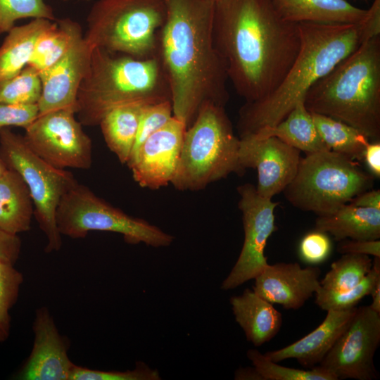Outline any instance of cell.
<instances>
[{
	"mask_svg": "<svg viewBox=\"0 0 380 380\" xmlns=\"http://www.w3.org/2000/svg\"><path fill=\"white\" fill-rule=\"evenodd\" d=\"M213 36L228 80L246 102L277 88L300 46L298 24L283 20L272 0L215 2Z\"/></svg>",
	"mask_w": 380,
	"mask_h": 380,
	"instance_id": "1",
	"label": "cell"
},
{
	"mask_svg": "<svg viewBox=\"0 0 380 380\" xmlns=\"http://www.w3.org/2000/svg\"><path fill=\"white\" fill-rule=\"evenodd\" d=\"M167 15L156 56L170 91L173 115L186 127L208 102L225 106L228 77L213 36L215 2L165 0Z\"/></svg>",
	"mask_w": 380,
	"mask_h": 380,
	"instance_id": "2",
	"label": "cell"
},
{
	"mask_svg": "<svg viewBox=\"0 0 380 380\" xmlns=\"http://www.w3.org/2000/svg\"><path fill=\"white\" fill-rule=\"evenodd\" d=\"M300 46L286 75L269 96L246 102L239 111V137L283 120L308 89L365 41L380 34V0L369 16L353 24L298 23Z\"/></svg>",
	"mask_w": 380,
	"mask_h": 380,
	"instance_id": "3",
	"label": "cell"
},
{
	"mask_svg": "<svg viewBox=\"0 0 380 380\" xmlns=\"http://www.w3.org/2000/svg\"><path fill=\"white\" fill-rule=\"evenodd\" d=\"M311 113L341 120L369 139L380 138V34L365 41L307 91Z\"/></svg>",
	"mask_w": 380,
	"mask_h": 380,
	"instance_id": "4",
	"label": "cell"
},
{
	"mask_svg": "<svg viewBox=\"0 0 380 380\" xmlns=\"http://www.w3.org/2000/svg\"><path fill=\"white\" fill-rule=\"evenodd\" d=\"M171 100L158 56L137 58L94 47L77 94L76 115L83 126L99 125L113 109L132 103Z\"/></svg>",
	"mask_w": 380,
	"mask_h": 380,
	"instance_id": "5",
	"label": "cell"
},
{
	"mask_svg": "<svg viewBox=\"0 0 380 380\" xmlns=\"http://www.w3.org/2000/svg\"><path fill=\"white\" fill-rule=\"evenodd\" d=\"M239 143L224 106L205 103L186 127L170 184L179 191H199L232 173L243 175Z\"/></svg>",
	"mask_w": 380,
	"mask_h": 380,
	"instance_id": "6",
	"label": "cell"
},
{
	"mask_svg": "<svg viewBox=\"0 0 380 380\" xmlns=\"http://www.w3.org/2000/svg\"><path fill=\"white\" fill-rule=\"evenodd\" d=\"M166 15L165 0H97L88 13L84 38L93 48L151 58Z\"/></svg>",
	"mask_w": 380,
	"mask_h": 380,
	"instance_id": "7",
	"label": "cell"
},
{
	"mask_svg": "<svg viewBox=\"0 0 380 380\" xmlns=\"http://www.w3.org/2000/svg\"><path fill=\"white\" fill-rule=\"evenodd\" d=\"M373 177L355 160L322 151L300 158L295 177L283 192L293 206L323 216L371 189Z\"/></svg>",
	"mask_w": 380,
	"mask_h": 380,
	"instance_id": "8",
	"label": "cell"
},
{
	"mask_svg": "<svg viewBox=\"0 0 380 380\" xmlns=\"http://www.w3.org/2000/svg\"><path fill=\"white\" fill-rule=\"evenodd\" d=\"M0 158L8 169L24 180L34 204V216L46 239V253L58 251L62 245L56 223V211L63 196L77 182L73 175L56 168L38 156L24 136L9 127L0 128Z\"/></svg>",
	"mask_w": 380,
	"mask_h": 380,
	"instance_id": "9",
	"label": "cell"
},
{
	"mask_svg": "<svg viewBox=\"0 0 380 380\" xmlns=\"http://www.w3.org/2000/svg\"><path fill=\"white\" fill-rule=\"evenodd\" d=\"M57 227L62 235L84 238L91 231L120 234L127 243L166 247L174 237L147 221L132 217L97 196L78 182L62 197L56 211Z\"/></svg>",
	"mask_w": 380,
	"mask_h": 380,
	"instance_id": "10",
	"label": "cell"
},
{
	"mask_svg": "<svg viewBox=\"0 0 380 380\" xmlns=\"http://www.w3.org/2000/svg\"><path fill=\"white\" fill-rule=\"evenodd\" d=\"M75 115L70 109L38 115L25 129L29 147L56 168L87 170L91 166V140Z\"/></svg>",
	"mask_w": 380,
	"mask_h": 380,
	"instance_id": "11",
	"label": "cell"
},
{
	"mask_svg": "<svg viewBox=\"0 0 380 380\" xmlns=\"http://www.w3.org/2000/svg\"><path fill=\"white\" fill-rule=\"evenodd\" d=\"M238 206L242 213L243 244L221 289L230 290L254 279L268 265L265 248L269 237L277 231L274 210L279 205L261 196L255 186L246 183L237 187Z\"/></svg>",
	"mask_w": 380,
	"mask_h": 380,
	"instance_id": "12",
	"label": "cell"
},
{
	"mask_svg": "<svg viewBox=\"0 0 380 380\" xmlns=\"http://www.w3.org/2000/svg\"><path fill=\"white\" fill-rule=\"evenodd\" d=\"M379 343L380 313L369 305L357 308L348 327L319 366L337 379H376L374 356Z\"/></svg>",
	"mask_w": 380,
	"mask_h": 380,
	"instance_id": "13",
	"label": "cell"
},
{
	"mask_svg": "<svg viewBox=\"0 0 380 380\" xmlns=\"http://www.w3.org/2000/svg\"><path fill=\"white\" fill-rule=\"evenodd\" d=\"M239 158L241 167L257 170L258 193L272 198L283 191L295 177L300 151L274 137L254 134L240 137Z\"/></svg>",
	"mask_w": 380,
	"mask_h": 380,
	"instance_id": "14",
	"label": "cell"
},
{
	"mask_svg": "<svg viewBox=\"0 0 380 380\" xmlns=\"http://www.w3.org/2000/svg\"><path fill=\"white\" fill-rule=\"evenodd\" d=\"M186 129L184 122L173 115L129 158L126 165L141 187L155 190L171 183Z\"/></svg>",
	"mask_w": 380,
	"mask_h": 380,
	"instance_id": "15",
	"label": "cell"
},
{
	"mask_svg": "<svg viewBox=\"0 0 380 380\" xmlns=\"http://www.w3.org/2000/svg\"><path fill=\"white\" fill-rule=\"evenodd\" d=\"M93 47L80 37L53 66L39 74L42 92L37 104L39 115L51 111L77 110V94L89 68Z\"/></svg>",
	"mask_w": 380,
	"mask_h": 380,
	"instance_id": "16",
	"label": "cell"
},
{
	"mask_svg": "<svg viewBox=\"0 0 380 380\" xmlns=\"http://www.w3.org/2000/svg\"><path fill=\"white\" fill-rule=\"evenodd\" d=\"M318 267L302 268L297 262L268 264L257 275L253 290L272 304L298 310L321 286Z\"/></svg>",
	"mask_w": 380,
	"mask_h": 380,
	"instance_id": "17",
	"label": "cell"
},
{
	"mask_svg": "<svg viewBox=\"0 0 380 380\" xmlns=\"http://www.w3.org/2000/svg\"><path fill=\"white\" fill-rule=\"evenodd\" d=\"M32 352L18 379L70 380L74 364L68 356L65 342L46 308L36 311Z\"/></svg>",
	"mask_w": 380,
	"mask_h": 380,
	"instance_id": "18",
	"label": "cell"
},
{
	"mask_svg": "<svg viewBox=\"0 0 380 380\" xmlns=\"http://www.w3.org/2000/svg\"><path fill=\"white\" fill-rule=\"evenodd\" d=\"M356 310L355 307L347 310L327 311L326 317L315 330L284 348L266 353L265 356L275 362L294 358L302 366L314 367L348 327Z\"/></svg>",
	"mask_w": 380,
	"mask_h": 380,
	"instance_id": "19",
	"label": "cell"
},
{
	"mask_svg": "<svg viewBox=\"0 0 380 380\" xmlns=\"http://www.w3.org/2000/svg\"><path fill=\"white\" fill-rule=\"evenodd\" d=\"M278 15L293 23L353 24L363 21L369 9L346 0H272Z\"/></svg>",
	"mask_w": 380,
	"mask_h": 380,
	"instance_id": "20",
	"label": "cell"
},
{
	"mask_svg": "<svg viewBox=\"0 0 380 380\" xmlns=\"http://www.w3.org/2000/svg\"><path fill=\"white\" fill-rule=\"evenodd\" d=\"M230 303L236 322L255 346L270 341L279 331L281 314L253 290L246 289L241 296H232Z\"/></svg>",
	"mask_w": 380,
	"mask_h": 380,
	"instance_id": "21",
	"label": "cell"
},
{
	"mask_svg": "<svg viewBox=\"0 0 380 380\" xmlns=\"http://www.w3.org/2000/svg\"><path fill=\"white\" fill-rule=\"evenodd\" d=\"M315 229L331 234L337 241L379 239L380 209L348 203L330 215L318 216Z\"/></svg>",
	"mask_w": 380,
	"mask_h": 380,
	"instance_id": "22",
	"label": "cell"
},
{
	"mask_svg": "<svg viewBox=\"0 0 380 380\" xmlns=\"http://www.w3.org/2000/svg\"><path fill=\"white\" fill-rule=\"evenodd\" d=\"M34 204L22 177L8 169L0 177V229L18 235L30 229Z\"/></svg>",
	"mask_w": 380,
	"mask_h": 380,
	"instance_id": "23",
	"label": "cell"
},
{
	"mask_svg": "<svg viewBox=\"0 0 380 380\" xmlns=\"http://www.w3.org/2000/svg\"><path fill=\"white\" fill-rule=\"evenodd\" d=\"M251 134L260 138L277 137L305 154L329 150L322 141L304 101H298L277 125L262 127Z\"/></svg>",
	"mask_w": 380,
	"mask_h": 380,
	"instance_id": "24",
	"label": "cell"
},
{
	"mask_svg": "<svg viewBox=\"0 0 380 380\" xmlns=\"http://www.w3.org/2000/svg\"><path fill=\"white\" fill-rule=\"evenodd\" d=\"M53 22L34 18L7 32L0 46V82L18 75L27 65L39 37Z\"/></svg>",
	"mask_w": 380,
	"mask_h": 380,
	"instance_id": "25",
	"label": "cell"
},
{
	"mask_svg": "<svg viewBox=\"0 0 380 380\" xmlns=\"http://www.w3.org/2000/svg\"><path fill=\"white\" fill-rule=\"evenodd\" d=\"M148 104L151 103L138 102L117 107L108 112L99 125L107 146L122 164H127L129 159L140 116Z\"/></svg>",
	"mask_w": 380,
	"mask_h": 380,
	"instance_id": "26",
	"label": "cell"
},
{
	"mask_svg": "<svg viewBox=\"0 0 380 380\" xmlns=\"http://www.w3.org/2000/svg\"><path fill=\"white\" fill-rule=\"evenodd\" d=\"M83 35L78 22L56 19L39 37L27 65L40 74L61 60Z\"/></svg>",
	"mask_w": 380,
	"mask_h": 380,
	"instance_id": "27",
	"label": "cell"
},
{
	"mask_svg": "<svg viewBox=\"0 0 380 380\" xmlns=\"http://www.w3.org/2000/svg\"><path fill=\"white\" fill-rule=\"evenodd\" d=\"M311 114L322 141L330 151L353 160L363 159L365 148L369 142L365 134L337 119L315 113Z\"/></svg>",
	"mask_w": 380,
	"mask_h": 380,
	"instance_id": "28",
	"label": "cell"
},
{
	"mask_svg": "<svg viewBox=\"0 0 380 380\" xmlns=\"http://www.w3.org/2000/svg\"><path fill=\"white\" fill-rule=\"evenodd\" d=\"M372 260L364 254L346 253L331 265L329 271L319 281L325 289L349 290L359 284L369 272Z\"/></svg>",
	"mask_w": 380,
	"mask_h": 380,
	"instance_id": "29",
	"label": "cell"
},
{
	"mask_svg": "<svg viewBox=\"0 0 380 380\" xmlns=\"http://www.w3.org/2000/svg\"><path fill=\"white\" fill-rule=\"evenodd\" d=\"M380 277V258L374 257L372 267L365 279L355 287L344 291L323 289L315 293V303L323 310H347L356 307L365 296L370 294L376 279Z\"/></svg>",
	"mask_w": 380,
	"mask_h": 380,
	"instance_id": "30",
	"label": "cell"
},
{
	"mask_svg": "<svg viewBox=\"0 0 380 380\" xmlns=\"http://www.w3.org/2000/svg\"><path fill=\"white\" fill-rule=\"evenodd\" d=\"M42 84L39 72L30 65L0 82V102L11 105H37Z\"/></svg>",
	"mask_w": 380,
	"mask_h": 380,
	"instance_id": "31",
	"label": "cell"
},
{
	"mask_svg": "<svg viewBox=\"0 0 380 380\" xmlns=\"http://www.w3.org/2000/svg\"><path fill=\"white\" fill-rule=\"evenodd\" d=\"M247 357L261 380H337L332 374L320 366L314 367L310 370L284 367L255 349L248 350Z\"/></svg>",
	"mask_w": 380,
	"mask_h": 380,
	"instance_id": "32",
	"label": "cell"
},
{
	"mask_svg": "<svg viewBox=\"0 0 380 380\" xmlns=\"http://www.w3.org/2000/svg\"><path fill=\"white\" fill-rule=\"evenodd\" d=\"M23 18H44L56 21L53 7L45 0H0V35Z\"/></svg>",
	"mask_w": 380,
	"mask_h": 380,
	"instance_id": "33",
	"label": "cell"
},
{
	"mask_svg": "<svg viewBox=\"0 0 380 380\" xmlns=\"http://www.w3.org/2000/svg\"><path fill=\"white\" fill-rule=\"evenodd\" d=\"M23 281V274L14 267V264L0 260V342L8 338L9 312L18 299Z\"/></svg>",
	"mask_w": 380,
	"mask_h": 380,
	"instance_id": "34",
	"label": "cell"
},
{
	"mask_svg": "<svg viewBox=\"0 0 380 380\" xmlns=\"http://www.w3.org/2000/svg\"><path fill=\"white\" fill-rule=\"evenodd\" d=\"M172 116L173 109L171 100L146 105L140 116L137 136L130 157L149 136L165 125Z\"/></svg>",
	"mask_w": 380,
	"mask_h": 380,
	"instance_id": "35",
	"label": "cell"
},
{
	"mask_svg": "<svg viewBox=\"0 0 380 380\" xmlns=\"http://www.w3.org/2000/svg\"><path fill=\"white\" fill-rule=\"evenodd\" d=\"M157 370L151 369L142 362H137L133 370L125 372L101 371L74 365L70 380H158Z\"/></svg>",
	"mask_w": 380,
	"mask_h": 380,
	"instance_id": "36",
	"label": "cell"
},
{
	"mask_svg": "<svg viewBox=\"0 0 380 380\" xmlns=\"http://www.w3.org/2000/svg\"><path fill=\"white\" fill-rule=\"evenodd\" d=\"M331 248V241L327 233L315 229L306 234L301 239L299 256L306 263L317 265L329 258Z\"/></svg>",
	"mask_w": 380,
	"mask_h": 380,
	"instance_id": "37",
	"label": "cell"
},
{
	"mask_svg": "<svg viewBox=\"0 0 380 380\" xmlns=\"http://www.w3.org/2000/svg\"><path fill=\"white\" fill-rule=\"evenodd\" d=\"M38 115L37 105L20 106L0 102V128L15 126L25 129Z\"/></svg>",
	"mask_w": 380,
	"mask_h": 380,
	"instance_id": "38",
	"label": "cell"
},
{
	"mask_svg": "<svg viewBox=\"0 0 380 380\" xmlns=\"http://www.w3.org/2000/svg\"><path fill=\"white\" fill-rule=\"evenodd\" d=\"M337 251L341 254H364L380 258V241L346 239L339 241Z\"/></svg>",
	"mask_w": 380,
	"mask_h": 380,
	"instance_id": "39",
	"label": "cell"
},
{
	"mask_svg": "<svg viewBox=\"0 0 380 380\" xmlns=\"http://www.w3.org/2000/svg\"><path fill=\"white\" fill-rule=\"evenodd\" d=\"M20 250L21 241L18 235L7 233L0 229V260L15 264Z\"/></svg>",
	"mask_w": 380,
	"mask_h": 380,
	"instance_id": "40",
	"label": "cell"
},
{
	"mask_svg": "<svg viewBox=\"0 0 380 380\" xmlns=\"http://www.w3.org/2000/svg\"><path fill=\"white\" fill-rule=\"evenodd\" d=\"M367 166L370 174L376 178L380 177V142L375 141L368 143L363 154Z\"/></svg>",
	"mask_w": 380,
	"mask_h": 380,
	"instance_id": "41",
	"label": "cell"
},
{
	"mask_svg": "<svg viewBox=\"0 0 380 380\" xmlns=\"http://www.w3.org/2000/svg\"><path fill=\"white\" fill-rule=\"evenodd\" d=\"M350 203L358 207L380 209V190L365 191L353 198Z\"/></svg>",
	"mask_w": 380,
	"mask_h": 380,
	"instance_id": "42",
	"label": "cell"
},
{
	"mask_svg": "<svg viewBox=\"0 0 380 380\" xmlns=\"http://www.w3.org/2000/svg\"><path fill=\"white\" fill-rule=\"evenodd\" d=\"M236 380H261L254 367L239 368L235 372Z\"/></svg>",
	"mask_w": 380,
	"mask_h": 380,
	"instance_id": "43",
	"label": "cell"
},
{
	"mask_svg": "<svg viewBox=\"0 0 380 380\" xmlns=\"http://www.w3.org/2000/svg\"><path fill=\"white\" fill-rule=\"evenodd\" d=\"M372 301L369 305L373 310L380 313V277H379L371 291Z\"/></svg>",
	"mask_w": 380,
	"mask_h": 380,
	"instance_id": "44",
	"label": "cell"
},
{
	"mask_svg": "<svg viewBox=\"0 0 380 380\" xmlns=\"http://www.w3.org/2000/svg\"><path fill=\"white\" fill-rule=\"evenodd\" d=\"M7 167L0 158V177L2 176L7 171Z\"/></svg>",
	"mask_w": 380,
	"mask_h": 380,
	"instance_id": "45",
	"label": "cell"
},
{
	"mask_svg": "<svg viewBox=\"0 0 380 380\" xmlns=\"http://www.w3.org/2000/svg\"><path fill=\"white\" fill-rule=\"evenodd\" d=\"M210 1H212L213 2H216V1H220V0H210Z\"/></svg>",
	"mask_w": 380,
	"mask_h": 380,
	"instance_id": "46",
	"label": "cell"
}]
</instances>
